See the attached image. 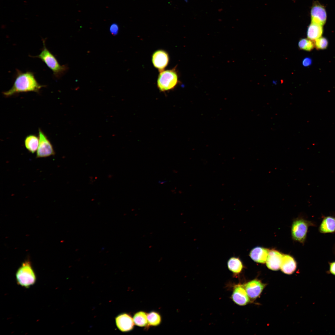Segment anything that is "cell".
Returning <instances> with one entry per match:
<instances>
[{"mask_svg":"<svg viewBox=\"0 0 335 335\" xmlns=\"http://www.w3.org/2000/svg\"><path fill=\"white\" fill-rule=\"evenodd\" d=\"M44 86L38 82L33 72H23L17 69L12 87L9 90L3 92L2 94L5 97H8L20 93L34 92L38 93Z\"/></svg>","mask_w":335,"mask_h":335,"instance_id":"obj_1","label":"cell"},{"mask_svg":"<svg viewBox=\"0 0 335 335\" xmlns=\"http://www.w3.org/2000/svg\"><path fill=\"white\" fill-rule=\"evenodd\" d=\"M43 47L38 55L34 56L39 58L44 62L53 72L56 78H60L68 69L66 65H61L55 56L46 47L45 40L42 39Z\"/></svg>","mask_w":335,"mask_h":335,"instance_id":"obj_2","label":"cell"},{"mask_svg":"<svg viewBox=\"0 0 335 335\" xmlns=\"http://www.w3.org/2000/svg\"><path fill=\"white\" fill-rule=\"evenodd\" d=\"M157 80V86L161 92L173 89L179 83L176 67L159 72Z\"/></svg>","mask_w":335,"mask_h":335,"instance_id":"obj_3","label":"cell"},{"mask_svg":"<svg viewBox=\"0 0 335 335\" xmlns=\"http://www.w3.org/2000/svg\"><path fill=\"white\" fill-rule=\"evenodd\" d=\"M16 276L17 284L26 288L34 285L36 280V275L29 261L22 264L18 269Z\"/></svg>","mask_w":335,"mask_h":335,"instance_id":"obj_4","label":"cell"},{"mask_svg":"<svg viewBox=\"0 0 335 335\" xmlns=\"http://www.w3.org/2000/svg\"><path fill=\"white\" fill-rule=\"evenodd\" d=\"M315 226L312 221L301 218L294 220L291 227V235L293 239L302 244L306 240L309 227Z\"/></svg>","mask_w":335,"mask_h":335,"instance_id":"obj_5","label":"cell"},{"mask_svg":"<svg viewBox=\"0 0 335 335\" xmlns=\"http://www.w3.org/2000/svg\"><path fill=\"white\" fill-rule=\"evenodd\" d=\"M38 137L39 142L36 151V158H46L54 155L55 152L51 143L40 128L38 129Z\"/></svg>","mask_w":335,"mask_h":335,"instance_id":"obj_6","label":"cell"},{"mask_svg":"<svg viewBox=\"0 0 335 335\" xmlns=\"http://www.w3.org/2000/svg\"><path fill=\"white\" fill-rule=\"evenodd\" d=\"M169 58L168 53L163 50L156 51L152 56V61L154 66L159 72L164 70L168 64Z\"/></svg>","mask_w":335,"mask_h":335,"instance_id":"obj_7","label":"cell"},{"mask_svg":"<svg viewBox=\"0 0 335 335\" xmlns=\"http://www.w3.org/2000/svg\"><path fill=\"white\" fill-rule=\"evenodd\" d=\"M311 21L317 24L323 25L325 23L327 19V14L324 7L319 3L315 2L313 5L310 11Z\"/></svg>","mask_w":335,"mask_h":335,"instance_id":"obj_8","label":"cell"},{"mask_svg":"<svg viewBox=\"0 0 335 335\" xmlns=\"http://www.w3.org/2000/svg\"><path fill=\"white\" fill-rule=\"evenodd\" d=\"M283 255V253L276 249L269 250L266 261L267 267L273 270H279L280 267Z\"/></svg>","mask_w":335,"mask_h":335,"instance_id":"obj_9","label":"cell"},{"mask_svg":"<svg viewBox=\"0 0 335 335\" xmlns=\"http://www.w3.org/2000/svg\"><path fill=\"white\" fill-rule=\"evenodd\" d=\"M117 327L122 332L132 330L134 327L133 319L129 314L123 313L118 315L115 319Z\"/></svg>","mask_w":335,"mask_h":335,"instance_id":"obj_10","label":"cell"},{"mask_svg":"<svg viewBox=\"0 0 335 335\" xmlns=\"http://www.w3.org/2000/svg\"><path fill=\"white\" fill-rule=\"evenodd\" d=\"M265 286L260 281L254 279L246 284L245 289L249 297L255 299L261 293Z\"/></svg>","mask_w":335,"mask_h":335,"instance_id":"obj_11","label":"cell"},{"mask_svg":"<svg viewBox=\"0 0 335 335\" xmlns=\"http://www.w3.org/2000/svg\"><path fill=\"white\" fill-rule=\"evenodd\" d=\"M233 301L237 304L244 306L249 302V299L245 289L242 285L235 286L232 295Z\"/></svg>","mask_w":335,"mask_h":335,"instance_id":"obj_12","label":"cell"},{"mask_svg":"<svg viewBox=\"0 0 335 335\" xmlns=\"http://www.w3.org/2000/svg\"><path fill=\"white\" fill-rule=\"evenodd\" d=\"M269 249L261 247H257L250 251L249 256L254 261L260 263L266 262Z\"/></svg>","mask_w":335,"mask_h":335,"instance_id":"obj_13","label":"cell"},{"mask_svg":"<svg viewBox=\"0 0 335 335\" xmlns=\"http://www.w3.org/2000/svg\"><path fill=\"white\" fill-rule=\"evenodd\" d=\"M297 266V262L292 256L283 254L280 268L284 273L288 275L292 274L296 270Z\"/></svg>","mask_w":335,"mask_h":335,"instance_id":"obj_14","label":"cell"},{"mask_svg":"<svg viewBox=\"0 0 335 335\" xmlns=\"http://www.w3.org/2000/svg\"><path fill=\"white\" fill-rule=\"evenodd\" d=\"M319 230L322 234L335 232V217L332 216L324 217L319 227Z\"/></svg>","mask_w":335,"mask_h":335,"instance_id":"obj_15","label":"cell"},{"mask_svg":"<svg viewBox=\"0 0 335 335\" xmlns=\"http://www.w3.org/2000/svg\"><path fill=\"white\" fill-rule=\"evenodd\" d=\"M323 30L322 25L311 22L307 29V37L308 39L314 41L321 37Z\"/></svg>","mask_w":335,"mask_h":335,"instance_id":"obj_16","label":"cell"},{"mask_svg":"<svg viewBox=\"0 0 335 335\" xmlns=\"http://www.w3.org/2000/svg\"><path fill=\"white\" fill-rule=\"evenodd\" d=\"M229 270L235 275L240 273L243 269V265L240 259L238 257H230L227 262Z\"/></svg>","mask_w":335,"mask_h":335,"instance_id":"obj_17","label":"cell"},{"mask_svg":"<svg viewBox=\"0 0 335 335\" xmlns=\"http://www.w3.org/2000/svg\"><path fill=\"white\" fill-rule=\"evenodd\" d=\"M39 142V137L34 135H29L25 139V146L29 151L33 154L37 150Z\"/></svg>","mask_w":335,"mask_h":335,"instance_id":"obj_18","label":"cell"},{"mask_svg":"<svg viewBox=\"0 0 335 335\" xmlns=\"http://www.w3.org/2000/svg\"><path fill=\"white\" fill-rule=\"evenodd\" d=\"M134 324L140 327L145 326L148 323L147 315L143 311H140L136 313L133 318Z\"/></svg>","mask_w":335,"mask_h":335,"instance_id":"obj_19","label":"cell"},{"mask_svg":"<svg viewBox=\"0 0 335 335\" xmlns=\"http://www.w3.org/2000/svg\"><path fill=\"white\" fill-rule=\"evenodd\" d=\"M298 46L300 49L307 51H311L315 47L313 41L306 38H302L299 41Z\"/></svg>","mask_w":335,"mask_h":335,"instance_id":"obj_20","label":"cell"},{"mask_svg":"<svg viewBox=\"0 0 335 335\" xmlns=\"http://www.w3.org/2000/svg\"><path fill=\"white\" fill-rule=\"evenodd\" d=\"M148 323L149 325L156 326L159 325L161 321L160 315L155 312H152L147 315Z\"/></svg>","mask_w":335,"mask_h":335,"instance_id":"obj_21","label":"cell"},{"mask_svg":"<svg viewBox=\"0 0 335 335\" xmlns=\"http://www.w3.org/2000/svg\"><path fill=\"white\" fill-rule=\"evenodd\" d=\"M315 47L318 50L326 49L328 45L327 39L324 37H321L314 41Z\"/></svg>","mask_w":335,"mask_h":335,"instance_id":"obj_22","label":"cell"},{"mask_svg":"<svg viewBox=\"0 0 335 335\" xmlns=\"http://www.w3.org/2000/svg\"><path fill=\"white\" fill-rule=\"evenodd\" d=\"M329 273L335 276V261L329 263Z\"/></svg>","mask_w":335,"mask_h":335,"instance_id":"obj_23","label":"cell"},{"mask_svg":"<svg viewBox=\"0 0 335 335\" xmlns=\"http://www.w3.org/2000/svg\"><path fill=\"white\" fill-rule=\"evenodd\" d=\"M312 63V60L310 58L306 57L303 60L302 64L303 65L306 67L310 66Z\"/></svg>","mask_w":335,"mask_h":335,"instance_id":"obj_24","label":"cell"},{"mask_svg":"<svg viewBox=\"0 0 335 335\" xmlns=\"http://www.w3.org/2000/svg\"><path fill=\"white\" fill-rule=\"evenodd\" d=\"M110 31L113 35H116L118 31V26L116 25H112L110 28Z\"/></svg>","mask_w":335,"mask_h":335,"instance_id":"obj_25","label":"cell"},{"mask_svg":"<svg viewBox=\"0 0 335 335\" xmlns=\"http://www.w3.org/2000/svg\"><path fill=\"white\" fill-rule=\"evenodd\" d=\"M166 182H167V181H159L158 182L159 184H164V183H165Z\"/></svg>","mask_w":335,"mask_h":335,"instance_id":"obj_26","label":"cell"}]
</instances>
